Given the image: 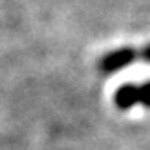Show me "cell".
I'll return each mask as SVG.
<instances>
[{"instance_id": "cell-2", "label": "cell", "mask_w": 150, "mask_h": 150, "mask_svg": "<svg viewBox=\"0 0 150 150\" xmlns=\"http://www.w3.org/2000/svg\"><path fill=\"white\" fill-rule=\"evenodd\" d=\"M115 105L120 111H128L131 107H135V103H139V84L126 83L120 84L115 92Z\"/></svg>"}, {"instance_id": "cell-1", "label": "cell", "mask_w": 150, "mask_h": 150, "mask_svg": "<svg viewBox=\"0 0 150 150\" xmlns=\"http://www.w3.org/2000/svg\"><path fill=\"white\" fill-rule=\"evenodd\" d=\"M137 60H139V51L135 47H118V49H112L101 56L100 71L115 73V71H120V69H126Z\"/></svg>"}, {"instance_id": "cell-4", "label": "cell", "mask_w": 150, "mask_h": 150, "mask_svg": "<svg viewBox=\"0 0 150 150\" xmlns=\"http://www.w3.org/2000/svg\"><path fill=\"white\" fill-rule=\"evenodd\" d=\"M139 58L143 60V62H146V64H150V43H148V45H144L143 49L139 51Z\"/></svg>"}, {"instance_id": "cell-3", "label": "cell", "mask_w": 150, "mask_h": 150, "mask_svg": "<svg viewBox=\"0 0 150 150\" xmlns=\"http://www.w3.org/2000/svg\"><path fill=\"white\" fill-rule=\"evenodd\" d=\"M139 103L150 109V81L139 84Z\"/></svg>"}]
</instances>
